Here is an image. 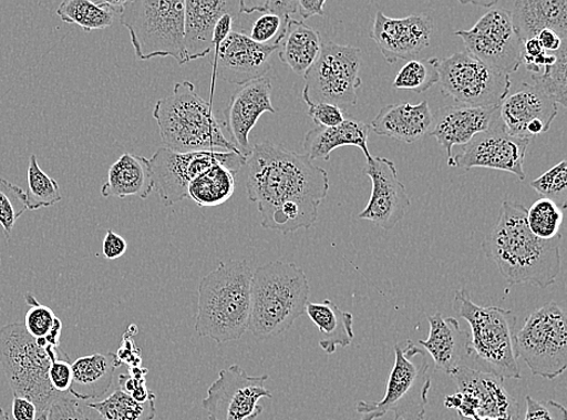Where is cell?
I'll return each instance as SVG.
<instances>
[{"label":"cell","mask_w":567,"mask_h":420,"mask_svg":"<svg viewBox=\"0 0 567 420\" xmlns=\"http://www.w3.org/2000/svg\"><path fill=\"white\" fill-rule=\"evenodd\" d=\"M246 165L248 199L258 205L262 228L287 234L315 225L329 191L324 168L272 142L256 144Z\"/></svg>","instance_id":"6da1fadb"},{"label":"cell","mask_w":567,"mask_h":420,"mask_svg":"<svg viewBox=\"0 0 567 420\" xmlns=\"http://www.w3.org/2000/svg\"><path fill=\"white\" fill-rule=\"evenodd\" d=\"M526 213L523 204L504 202L482 247L509 285L547 288L556 283L561 270L563 236L550 240L536 238L527 227Z\"/></svg>","instance_id":"7a4b0ae2"},{"label":"cell","mask_w":567,"mask_h":420,"mask_svg":"<svg viewBox=\"0 0 567 420\" xmlns=\"http://www.w3.org/2000/svg\"><path fill=\"white\" fill-rule=\"evenodd\" d=\"M252 275L246 260H227L203 278L195 317L197 336L224 345L248 331Z\"/></svg>","instance_id":"3957f363"},{"label":"cell","mask_w":567,"mask_h":420,"mask_svg":"<svg viewBox=\"0 0 567 420\" xmlns=\"http://www.w3.org/2000/svg\"><path fill=\"white\" fill-rule=\"evenodd\" d=\"M310 297L307 274L292 262H270L250 281L248 331L258 338L279 336L306 314Z\"/></svg>","instance_id":"277c9868"},{"label":"cell","mask_w":567,"mask_h":420,"mask_svg":"<svg viewBox=\"0 0 567 420\" xmlns=\"http://www.w3.org/2000/svg\"><path fill=\"white\" fill-rule=\"evenodd\" d=\"M153 116L171 151L239 153L224 134V124L215 114L214 104L197 94L192 82L177 83L173 94L156 102Z\"/></svg>","instance_id":"5b68a950"},{"label":"cell","mask_w":567,"mask_h":420,"mask_svg":"<svg viewBox=\"0 0 567 420\" xmlns=\"http://www.w3.org/2000/svg\"><path fill=\"white\" fill-rule=\"evenodd\" d=\"M454 308L471 327L467 367L501 379H520L514 348L516 314L498 307H481L474 304L465 288L456 291Z\"/></svg>","instance_id":"8992f818"},{"label":"cell","mask_w":567,"mask_h":420,"mask_svg":"<svg viewBox=\"0 0 567 420\" xmlns=\"http://www.w3.org/2000/svg\"><path fill=\"white\" fill-rule=\"evenodd\" d=\"M62 354L60 348L39 347L23 324L14 322L0 328V365L12 393L32 401L38 413L48 411L52 402L61 397L50 385L49 369L51 361Z\"/></svg>","instance_id":"52a82bcc"},{"label":"cell","mask_w":567,"mask_h":420,"mask_svg":"<svg viewBox=\"0 0 567 420\" xmlns=\"http://www.w3.org/2000/svg\"><path fill=\"white\" fill-rule=\"evenodd\" d=\"M184 11L186 2L135 0L125 2L118 20L127 29L138 61L173 58L186 64L184 51Z\"/></svg>","instance_id":"ba28073f"},{"label":"cell","mask_w":567,"mask_h":420,"mask_svg":"<svg viewBox=\"0 0 567 420\" xmlns=\"http://www.w3.org/2000/svg\"><path fill=\"white\" fill-rule=\"evenodd\" d=\"M431 390L430 363L424 350L412 340L394 347V363L386 393L380 401H360L361 420H377L393 413L394 420H424Z\"/></svg>","instance_id":"9c48e42d"},{"label":"cell","mask_w":567,"mask_h":420,"mask_svg":"<svg viewBox=\"0 0 567 420\" xmlns=\"http://www.w3.org/2000/svg\"><path fill=\"white\" fill-rule=\"evenodd\" d=\"M517 358L534 376L549 380L560 377L567 367V318L554 301L535 310L514 335Z\"/></svg>","instance_id":"30bf717a"},{"label":"cell","mask_w":567,"mask_h":420,"mask_svg":"<svg viewBox=\"0 0 567 420\" xmlns=\"http://www.w3.org/2000/svg\"><path fill=\"white\" fill-rule=\"evenodd\" d=\"M441 93L466 107H499L511 91V78L499 73L467 51L436 59Z\"/></svg>","instance_id":"8fae6325"},{"label":"cell","mask_w":567,"mask_h":420,"mask_svg":"<svg viewBox=\"0 0 567 420\" xmlns=\"http://www.w3.org/2000/svg\"><path fill=\"white\" fill-rule=\"evenodd\" d=\"M361 50L336 43L323 44L321 54L305 74L306 103H331L340 109L358 103V90L362 85Z\"/></svg>","instance_id":"7c38bea8"},{"label":"cell","mask_w":567,"mask_h":420,"mask_svg":"<svg viewBox=\"0 0 567 420\" xmlns=\"http://www.w3.org/2000/svg\"><path fill=\"white\" fill-rule=\"evenodd\" d=\"M455 35L463 39L472 57L499 73L511 75L522 65L523 42L514 29L511 11L498 2L471 30H461Z\"/></svg>","instance_id":"4fadbf2b"},{"label":"cell","mask_w":567,"mask_h":420,"mask_svg":"<svg viewBox=\"0 0 567 420\" xmlns=\"http://www.w3.org/2000/svg\"><path fill=\"white\" fill-rule=\"evenodd\" d=\"M246 157L235 152L179 153L166 147L157 150L148 160L153 173L154 191L161 195L165 206H173L188 198V188L205 170L224 164L237 175L246 165Z\"/></svg>","instance_id":"5bb4252c"},{"label":"cell","mask_w":567,"mask_h":420,"mask_svg":"<svg viewBox=\"0 0 567 420\" xmlns=\"http://www.w3.org/2000/svg\"><path fill=\"white\" fill-rule=\"evenodd\" d=\"M458 391L446 397V409L456 410L460 420H518L519 404L509 396L503 380L461 366L452 375Z\"/></svg>","instance_id":"9a60e30c"},{"label":"cell","mask_w":567,"mask_h":420,"mask_svg":"<svg viewBox=\"0 0 567 420\" xmlns=\"http://www.w3.org/2000/svg\"><path fill=\"white\" fill-rule=\"evenodd\" d=\"M269 375L248 376L239 365L219 372L203 400L208 420H256L264 411L260 399H272Z\"/></svg>","instance_id":"2e32d148"},{"label":"cell","mask_w":567,"mask_h":420,"mask_svg":"<svg viewBox=\"0 0 567 420\" xmlns=\"http://www.w3.org/2000/svg\"><path fill=\"white\" fill-rule=\"evenodd\" d=\"M530 142L508 135L498 116L489 129L474 136L454 154L452 167L499 170L524 181V161Z\"/></svg>","instance_id":"e0dca14e"},{"label":"cell","mask_w":567,"mask_h":420,"mask_svg":"<svg viewBox=\"0 0 567 420\" xmlns=\"http://www.w3.org/2000/svg\"><path fill=\"white\" fill-rule=\"evenodd\" d=\"M277 47L261 45L243 33L233 31L217 50L207 57L213 64L209 103L214 104L217 74L223 81L245 85L266 76L271 69V57Z\"/></svg>","instance_id":"ac0fdd59"},{"label":"cell","mask_w":567,"mask_h":420,"mask_svg":"<svg viewBox=\"0 0 567 420\" xmlns=\"http://www.w3.org/2000/svg\"><path fill=\"white\" fill-rule=\"evenodd\" d=\"M363 174L372 180V195L360 219L371 221L381 229L392 231L404 218L412 199L398 168L388 157L372 156L367 161Z\"/></svg>","instance_id":"d6986e66"},{"label":"cell","mask_w":567,"mask_h":420,"mask_svg":"<svg viewBox=\"0 0 567 420\" xmlns=\"http://www.w3.org/2000/svg\"><path fill=\"white\" fill-rule=\"evenodd\" d=\"M557 115V101L529 83L514 90L499 106V121L507 134L529 141L546 134Z\"/></svg>","instance_id":"ffe728a7"},{"label":"cell","mask_w":567,"mask_h":420,"mask_svg":"<svg viewBox=\"0 0 567 420\" xmlns=\"http://www.w3.org/2000/svg\"><path fill=\"white\" fill-rule=\"evenodd\" d=\"M433 31V20L427 16L392 19L378 11L371 38L382 57L393 64L401 60H416L420 52L430 45Z\"/></svg>","instance_id":"44dd1931"},{"label":"cell","mask_w":567,"mask_h":420,"mask_svg":"<svg viewBox=\"0 0 567 420\" xmlns=\"http://www.w3.org/2000/svg\"><path fill=\"white\" fill-rule=\"evenodd\" d=\"M264 113H276L271 102V81L267 76L237 89L224 113L226 122L223 124L230 135V142L246 160L254 152L249 133Z\"/></svg>","instance_id":"7402d4cb"},{"label":"cell","mask_w":567,"mask_h":420,"mask_svg":"<svg viewBox=\"0 0 567 420\" xmlns=\"http://www.w3.org/2000/svg\"><path fill=\"white\" fill-rule=\"evenodd\" d=\"M499 116V107L453 106L441 109L433 115L430 134L440 143L447 155V165L454 160L453 148L465 146L474 136L489 129Z\"/></svg>","instance_id":"603a6c76"},{"label":"cell","mask_w":567,"mask_h":420,"mask_svg":"<svg viewBox=\"0 0 567 420\" xmlns=\"http://www.w3.org/2000/svg\"><path fill=\"white\" fill-rule=\"evenodd\" d=\"M235 11H239V2L187 0L186 11H184V51H186L187 63L210 54L217 22L223 16Z\"/></svg>","instance_id":"cb8c5ba5"},{"label":"cell","mask_w":567,"mask_h":420,"mask_svg":"<svg viewBox=\"0 0 567 420\" xmlns=\"http://www.w3.org/2000/svg\"><path fill=\"white\" fill-rule=\"evenodd\" d=\"M430 335L419 345L424 347L434 362V370L452 375L461 366H467L470 334L461 328L454 318L441 313L429 317Z\"/></svg>","instance_id":"d4e9b609"},{"label":"cell","mask_w":567,"mask_h":420,"mask_svg":"<svg viewBox=\"0 0 567 420\" xmlns=\"http://www.w3.org/2000/svg\"><path fill=\"white\" fill-rule=\"evenodd\" d=\"M433 114L429 102L419 104L395 103L382 107L372 122V129L379 136L414 143L430 133Z\"/></svg>","instance_id":"484cf974"},{"label":"cell","mask_w":567,"mask_h":420,"mask_svg":"<svg viewBox=\"0 0 567 420\" xmlns=\"http://www.w3.org/2000/svg\"><path fill=\"white\" fill-rule=\"evenodd\" d=\"M507 9L523 43L548 29L567 33V0H517Z\"/></svg>","instance_id":"4316f807"},{"label":"cell","mask_w":567,"mask_h":420,"mask_svg":"<svg viewBox=\"0 0 567 420\" xmlns=\"http://www.w3.org/2000/svg\"><path fill=\"white\" fill-rule=\"evenodd\" d=\"M122 365L114 352L92 354L76 359L72 363L69 392L79 401L103 398L111 390L115 371Z\"/></svg>","instance_id":"83f0119b"},{"label":"cell","mask_w":567,"mask_h":420,"mask_svg":"<svg viewBox=\"0 0 567 420\" xmlns=\"http://www.w3.org/2000/svg\"><path fill=\"white\" fill-rule=\"evenodd\" d=\"M153 191L154 180L147 157L126 153L111 166L101 194L103 198L140 196L147 199Z\"/></svg>","instance_id":"f1b7e54d"},{"label":"cell","mask_w":567,"mask_h":420,"mask_svg":"<svg viewBox=\"0 0 567 420\" xmlns=\"http://www.w3.org/2000/svg\"><path fill=\"white\" fill-rule=\"evenodd\" d=\"M369 125L353 120H346L334 127L315 126L305 139L306 154L313 162L331 160L333 151L340 147H358L369 161L372 157L368 148Z\"/></svg>","instance_id":"f546056e"},{"label":"cell","mask_w":567,"mask_h":420,"mask_svg":"<svg viewBox=\"0 0 567 420\" xmlns=\"http://www.w3.org/2000/svg\"><path fill=\"white\" fill-rule=\"evenodd\" d=\"M280 47V60L297 74L305 75L318 61L323 47L321 34L305 21L289 20Z\"/></svg>","instance_id":"4dcf8cb0"},{"label":"cell","mask_w":567,"mask_h":420,"mask_svg":"<svg viewBox=\"0 0 567 420\" xmlns=\"http://www.w3.org/2000/svg\"><path fill=\"white\" fill-rule=\"evenodd\" d=\"M306 313L319 328L320 347L323 351L334 354L338 347L347 348L352 344L354 334L351 313L341 310L329 299H324L322 304L309 301Z\"/></svg>","instance_id":"1f68e13d"},{"label":"cell","mask_w":567,"mask_h":420,"mask_svg":"<svg viewBox=\"0 0 567 420\" xmlns=\"http://www.w3.org/2000/svg\"><path fill=\"white\" fill-rule=\"evenodd\" d=\"M240 14L252 20H235L234 31L245 34L255 43L280 48L284 41L288 21L292 18L276 14L266 3L248 6L239 2Z\"/></svg>","instance_id":"d6a6232c"},{"label":"cell","mask_w":567,"mask_h":420,"mask_svg":"<svg viewBox=\"0 0 567 420\" xmlns=\"http://www.w3.org/2000/svg\"><path fill=\"white\" fill-rule=\"evenodd\" d=\"M236 174L224 164H215L192 181L188 196L197 206H218L231 198Z\"/></svg>","instance_id":"836d02e7"},{"label":"cell","mask_w":567,"mask_h":420,"mask_svg":"<svg viewBox=\"0 0 567 420\" xmlns=\"http://www.w3.org/2000/svg\"><path fill=\"white\" fill-rule=\"evenodd\" d=\"M58 16L65 23H73L85 32L111 28L116 17L115 10L105 2L90 0H65L58 9Z\"/></svg>","instance_id":"e575fe53"},{"label":"cell","mask_w":567,"mask_h":420,"mask_svg":"<svg viewBox=\"0 0 567 420\" xmlns=\"http://www.w3.org/2000/svg\"><path fill=\"white\" fill-rule=\"evenodd\" d=\"M25 304L30 310L24 317V328L37 345L44 349L60 348L62 322L51 308L39 304L32 294L24 295Z\"/></svg>","instance_id":"d590c367"},{"label":"cell","mask_w":567,"mask_h":420,"mask_svg":"<svg viewBox=\"0 0 567 420\" xmlns=\"http://www.w3.org/2000/svg\"><path fill=\"white\" fill-rule=\"evenodd\" d=\"M155 400L138 402L117 387L110 398L85 404L87 409L96 411L103 420H154Z\"/></svg>","instance_id":"8d00e7d4"},{"label":"cell","mask_w":567,"mask_h":420,"mask_svg":"<svg viewBox=\"0 0 567 420\" xmlns=\"http://www.w3.org/2000/svg\"><path fill=\"white\" fill-rule=\"evenodd\" d=\"M563 219L564 208L547 198L537 201L526 213L527 227L540 240L560 235Z\"/></svg>","instance_id":"74e56055"},{"label":"cell","mask_w":567,"mask_h":420,"mask_svg":"<svg viewBox=\"0 0 567 420\" xmlns=\"http://www.w3.org/2000/svg\"><path fill=\"white\" fill-rule=\"evenodd\" d=\"M28 206L31 212L42 207L54 206L62 201L59 183L39 166L37 156L31 155L28 172Z\"/></svg>","instance_id":"f35d334b"},{"label":"cell","mask_w":567,"mask_h":420,"mask_svg":"<svg viewBox=\"0 0 567 420\" xmlns=\"http://www.w3.org/2000/svg\"><path fill=\"white\" fill-rule=\"evenodd\" d=\"M440 81L436 58L408 61L395 75L393 89L412 90L416 94L425 93Z\"/></svg>","instance_id":"ab89813d"},{"label":"cell","mask_w":567,"mask_h":420,"mask_svg":"<svg viewBox=\"0 0 567 420\" xmlns=\"http://www.w3.org/2000/svg\"><path fill=\"white\" fill-rule=\"evenodd\" d=\"M28 209V194L6 178H0V226L7 239H10L17 222Z\"/></svg>","instance_id":"60d3db41"},{"label":"cell","mask_w":567,"mask_h":420,"mask_svg":"<svg viewBox=\"0 0 567 420\" xmlns=\"http://www.w3.org/2000/svg\"><path fill=\"white\" fill-rule=\"evenodd\" d=\"M530 186L544 198L550 201L564 196L567 188V163L565 161L560 162L549 172L533 181Z\"/></svg>","instance_id":"b9f144b4"},{"label":"cell","mask_w":567,"mask_h":420,"mask_svg":"<svg viewBox=\"0 0 567 420\" xmlns=\"http://www.w3.org/2000/svg\"><path fill=\"white\" fill-rule=\"evenodd\" d=\"M526 412L524 420H567L565 407L553 400L538 401L526 397Z\"/></svg>","instance_id":"7bdbcfd3"},{"label":"cell","mask_w":567,"mask_h":420,"mask_svg":"<svg viewBox=\"0 0 567 420\" xmlns=\"http://www.w3.org/2000/svg\"><path fill=\"white\" fill-rule=\"evenodd\" d=\"M85 407L74 398L61 396L49 407V420H89Z\"/></svg>","instance_id":"ee69618b"},{"label":"cell","mask_w":567,"mask_h":420,"mask_svg":"<svg viewBox=\"0 0 567 420\" xmlns=\"http://www.w3.org/2000/svg\"><path fill=\"white\" fill-rule=\"evenodd\" d=\"M308 114L316 126L334 127L347 120L344 110L331 103H307Z\"/></svg>","instance_id":"f6af8a7d"},{"label":"cell","mask_w":567,"mask_h":420,"mask_svg":"<svg viewBox=\"0 0 567 420\" xmlns=\"http://www.w3.org/2000/svg\"><path fill=\"white\" fill-rule=\"evenodd\" d=\"M49 380L52 389L63 396L70 391L72 385V363L63 352L62 356L51 361Z\"/></svg>","instance_id":"bcb514c9"},{"label":"cell","mask_w":567,"mask_h":420,"mask_svg":"<svg viewBox=\"0 0 567 420\" xmlns=\"http://www.w3.org/2000/svg\"><path fill=\"white\" fill-rule=\"evenodd\" d=\"M118 388L138 402L156 399L155 393L147 388L146 378L138 379L130 375H122L118 377Z\"/></svg>","instance_id":"7dc6e473"},{"label":"cell","mask_w":567,"mask_h":420,"mask_svg":"<svg viewBox=\"0 0 567 420\" xmlns=\"http://www.w3.org/2000/svg\"><path fill=\"white\" fill-rule=\"evenodd\" d=\"M127 242L122 235L109 229L102 244V254L105 259L114 260L123 257L127 252Z\"/></svg>","instance_id":"c3c4849f"},{"label":"cell","mask_w":567,"mask_h":420,"mask_svg":"<svg viewBox=\"0 0 567 420\" xmlns=\"http://www.w3.org/2000/svg\"><path fill=\"white\" fill-rule=\"evenodd\" d=\"M546 52L556 54L564 49H567V33H560L554 30L540 31L535 37Z\"/></svg>","instance_id":"681fc988"},{"label":"cell","mask_w":567,"mask_h":420,"mask_svg":"<svg viewBox=\"0 0 567 420\" xmlns=\"http://www.w3.org/2000/svg\"><path fill=\"white\" fill-rule=\"evenodd\" d=\"M130 332H126L123 340V346L118 349L116 357L122 363H126L131 367H137L141 365V350L132 339Z\"/></svg>","instance_id":"f907efd6"},{"label":"cell","mask_w":567,"mask_h":420,"mask_svg":"<svg viewBox=\"0 0 567 420\" xmlns=\"http://www.w3.org/2000/svg\"><path fill=\"white\" fill-rule=\"evenodd\" d=\"M37 416L38 410L32 401L14 397V400H12V417L16 420H35Z\"/></svg>","instance_id":"816d5d0a"},{"label":"cell","mask_w":567,"mask_h":420,"mask_svg":"<svg viewBox=\"0 0 567 420\" xmlns=\"http://www.w3.org/2000/svg\"><path fill=\"white\" fill-rule=\"evenodd\" d=\"M326 0H299L298 12L302 20H308L312 17H324Z\"/></svg>","instance_id":"f5cc1de1"},{"label":"cell","mask_w":567,"mask_h":420,"mask_svg":"<svg viewBox=\"0 0 567 420\" xmlns=\"http://www.w3.org/2000/svg\"><path fill=\"white\" fill-rule=\"evenodd\" d=\"M0 420H11L8 413L3 410L2 406H0Z\"/></svg>","instance_id":"db71d44e"},{"label":"cell","mask_w":567,"mask_h":420,"mask_svg":"<svg viewBox=\"0 0 567 420\" xmlns=\"http://www.w3.org/2000/svg\"><path fill=\"white\" fill-rule=\"evenodd\" d=\"M49 411V410H48ZM48 411L38 413L35 420H49Z\"/></svg>","instance_id":"11a10c76"}]
</instances>
